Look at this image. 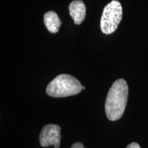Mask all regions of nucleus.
Instances as JSON below:
<instances>
[{
  "label": "nucleus",
  "mask_w": 148,
  "mask_h": 148,
  "mask_svg": "<svg viewBox=\"0 0 148 148\" xmlns=\"http://www.w3.org/2000/svg\"><path fill=\"white\" fill-rule=\"evenodd\" d=\"M126 148H140V147L138 143H134H134L129 144V145L127 146Z\"/></svg>",
  "instance_id": "0eeeda50"
},
{
  "label": "nucleus",
  "mask_w": 148,
  "mask_h": 148,
  "mask_svg": "<svg viewBox=\"0 0 148 148\" xmlns=\"http://www.w3.org/2000/svg\"><path fill=\"white\" fill-rule=\"evenodd\" d=\"M128 97V86L123 79L116 80L109 90L105 102L108 119L114 121L119 119L124 112Z\"/></svg>",
  "instance_id": "f257e3e1"
},
{
  "label": "nucleus",
  "mask_w": 148,
  "mask_h": 148,
  "mask_svg": "<svg viewBox=\"0 0 148 148\" xmlns=\"http://www.w3.org/2000/svg\"><path fill=\"white\" fill-rule=\"evenodd\" d=\"M44 23L49 32L55 34L58 32L62 22L55 12L49 11L44 15Z\"/></svg>",
  "instance_id": "423d86ee"
},
{
  "label": "nucleus",
  "mask_w": 148,
  "mask_h": 148,
  "mask_svg": "<svg viewBox=\"0 0 148 148\" xmlns=\"http://www.w3.org/2000/svg\"><path fill=\"white\" fill-rule=\"evenodd\" d=\"M69 10L74 23L76 25L82 23L86 16V6L82 1L75 0L72 1L69 6Z\"/></svg>",
  "instance_id": "39448f33"
},
{
  "label": "nucleus",
  "mask_w": 148,
  "mask_h": 148,
  "mask_svg": "<svg viewBox=\"0 0 148 148\" xmlns=\"http://www.w3.org/2000/svg\"><path fill=\"white\" fill-rule=\"evenodd\" d=\"M123 16L121 4L116 0H112L104 7L100 21L101 32L105 34L113 33L118 27Z\"/></svg>",
  "instance_id": "7ed1b4c3"
},
{
  "label": "nucleus",
  "mask_w": 148,
  "mask_h": 148,
  "mask_svg": "<svg viewBox=\"0 0 148 148\" xmlns=\"http://www.w3.org/2000/svg\"><path fill=\"white\" fill-rule=\"evenodd\" d=\"M71 148H84V145L81 143H75L71 146Z\"/></svg>",
  "instance_id": "6e6552de"
},
{
  "label": "nucleus",
  "mask_w": 148,
  "mask_h": 148,
  "mask_svg": "<svg viewBox=\"0 0 148 148\" xmlns=\"http://www.w3.org/2000/svg\"><path fill=\"white\" fill-rule=\"evenodd\" d=\"M61 128L58 125L48 124L42 127L40 133L39 140L40 145L43 147L53 145L58 148L60 145Z\"/></svg>",
  "instance_id": "20e7f679"
},
{
  "label": "nucleus",
  "mask_w": 148,
  "mask_h": 148,
  "mask_svg": "<svg viewBox=\"0 0 148 148\" xmlns=\"http://www.w3.org/2000/svg\"><path fill=\"white\" fill-rule=\"evenodd\" d=\"M82 90H85V86H82Z\"/></svg>",
  "instance_id": "1a4fd4ad"
},
{
  "label": "nucleus",
  "mask_w": 148,
  "mask_h": 148,
  "mask_svg": "<svg viewBox=\"0 0 148 148\" xmlns=\"http://www.w3.org/2000/svg\"><path fill=\"white\" fill-rule=\"evenodd\" d=\"M82 84L69 74H60L49 82L46 88L48 95L53 97H65L77 95L82 90Z\"/></svg>",
  "instance_id": "f03ea898"
}]
</instances>
